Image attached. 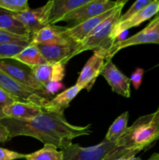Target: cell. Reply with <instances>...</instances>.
<instances>
[{"mask_svg":"<svg viewBox=\"0 0 159 160\" xmlns=\"http://www.w3.org/2000/svg\"><path fill=\"white\" fill-rule=\"evenodd\" d=\"M0 126L6 128L9 139L17 136H29L45 145H54L62 150L72 144L74 138L92 133L91 124L84 127L70 124L63 112L45 109L44 112L30 120L5 117Z\"/></svg>","mask_w":159,"mask_h":160,"instance_id":"6da1fadb","label":"cell"},{"mask_svg":"<svg viewBox=\"0 0 159 160\" xmlns=\"http://www.w3.org/2000/svg\"><path fill=\"white\" fill-rule=\"evenodd\" d=\"M159 139V110L139 117L115 143L116 146L143 150Z\"/></svg>","mask_w":159,"mask_h":160,"instance_id":"7a4b0ae2","label":"cell"},{"mask_svg":"<svg viewBox=\"0 0 159 160\" xmlns=\"http://www.w3.org/2000/svg\"><path fill=\"white\" fill-rule=\"evenodd\" d=\"M126 2L127 0H125L122 4L117 6L112 15L101 22L90 33L88 37L80 42V45L77 51L74 53L73 57L83 52L88 51V50H94V51L99 50L104 55V56H106L107 52L114 44V42H112L110 38L111 34L118 23V20L121 17L123 6Z\"/></svg>","mask_w":159,"mask_h":160,"instance_id":"3957f363","label":"cell"},{"mask_svg":"<svg viewBox=\"0 0 159 160\" xmlns=\"http://www.w3.org/2000/svg\"><path fill=\"white\" fill-rule=\"evenodd\" d=\"M48 64L65 65L73 57L80 45V42L74 40L67 34L47 43L35 45Z\"/></svg>","mask_w":159,"mask_h":160,"instance_id":"277c9868","label":"cell"},{"mask_svg":"<svg viewBox=\"0 0 159 160\" xmlns=\"http://www.w3.org/2000/svg\"><path fill=\"white\" fill-rule=\"evenodd\" d=\"M0 70L20 84L37 92L41 96L51 100L45 87L34 78L32 67L13 58H7L0 59Z\"/></svg>","mask_w":159,"mask_h":160,"instance_id":"5b68a950","label":"cell"},{"mask_svg":"<svg viewBox=\"0 0 159 160\" xmlns=\"http://www.w3.org/2000/svg\"><path fill=\"white\" fill-rule=\"evenodd\" d=\"M141 44L159 45V16H155L149 24L140 32L127 38L115 42L106 54V60L112 59V56L123 48Z\"/></svg>","mask_w":159,"mask_h":160,"instance_id":"8992f818","label":"cell"},{"mask_svg":"<svg viewBox=\"0 0 159 160\" xmlns=\"http://www.w3.org/2000/svg\"><path fill=\"white\" fill-rule=\"evenodd\" d=\"M120 1H110V0H90L87 3L80 7L74 9L62 18V21H73V26L80 24L90 18L97 17L101 13L107 12L123 2Z\"/></svg>","mask_w":159,"mask_h":160,"instance_id":"52a82bcc","label":"cell"},{"mask_svg":"<svg viewBox=\"0 0 159 160\" xmlns=\"http://www.w3.org/2000/svg\"><path fill=\"white\" fill-rule=\"evenodd\" d=\"M0 89L15 97L23 102H30L41 107H46L49 100L20 84L0 70Z\"/></svg>","mask_w":159,"mask_h":160,"instance_id":"ba28073f","label":"cell"},{"mask_svg":"<svg viewBox=\"0 0 159 160\" xmlns=\"http://www.w3.org/2000/svg\"><path fill=\"white\" fill-rule=\"evenodd\" d=\"M115 146V143L104 140L101 143L90 147H81L73 144L61 150L62 160H102L106 154Z\"/></svg>","mask_w":159,"mask_h":160,"instance_id":"9c48e42d","label":"cell"},{"mask_svg":"<svg viewBox=\"0 0 159 160\" xmlns=\"http://www.w3.org/2000/svg\"><path fill=\"white\" fill-rule=\"evenodd\" d=\"M52 5L53 0L37 9H30L21 13H13V16L23 23L30 34H34L45 27L49 26L48 20Z\"/></svg>","mask_w":159,"mask_h":160,"instance_id":"30bf717a","label":"cell"},{"mask_svg":"<svg viewBox=\"0 0 159 160\" xmlns=\"http://www.w3.org/2000/svg\"><path fill=\"white\" fill-rule=\"evenodd\" d=\"M106 61L105 56L101 51H94L93 56L87 60L83 67L76 81V84L80 86L82 89L86 88L87 91H90L97 78L101 74Z\"/></svg>","mask_w":159,"mask_h":160,"instance_id":"8fae6325","label":"cell"},{"mask_svg":"<svg viewBox=\"0 0 159 160\" xmlns=\"http://www.w3.org/2000/svg\"><path fill=\"white\" fill-rule=\"evenodd\" d=\"M101 75L107 81L114 92L125 98L130 97V79L117 68L112 59L106 61Z\"/></svg>","mask_w":159,"mask_h":160,"instance_id":"7c38bea8","label":"cell"},{"mask_svg":"<svg viewBox=\"0 0 159 160\" xmlns=\"http://www.w3.org/2000/svg\"><path fill=\"white\" fill-rule=\"evenodd\" d=\"M159 12V0H153L149 5L143 8L142 10L136 13L132 17L123 23H118L115 27L111 34L110 38L112 42L115 43V41L123 34L124 31H127L129 28L137 27L146 20H149L151 17H154Z\"/></svg>","mask_w":159,"mask_h":160,"instance_id":"4fadbf2b","label":"cell"},{"mask_svg":"<svg viewBox=\"0 0 159 160\" xmlns=\"http://www.w3.org/2000/svg\"><path fill=\"white\" fill-rule=\"evenodd\" d=\"M32 70L34 78L44 87L51 82H60L65 76V65L61 63L35 66Z\"/></svg>","mask_w":159,"mask_h":160,"instance_id":"5bb4252c","label":"cell"},{"mask_svg":"<svg viewBox=\"0 0 159 160\" xmlns=\"http://www.w3.org/2000/svg\"><path fill=\"white\" fill-rule=\"evenodd\" d=\"M45 108L30 102H16L3 109V114L6 117L17 120H30L40 115Z\"/></svg>","mask_w":159,"mask_h":160,"instance_id":"9a60e30c","label":"cell"},{"mask_svg":"<svg viewBox=\"0 0 159 160\" xmlns=\"http://www.w3.org/2000/svg\"><path fill=\"white\" fill-rule=\"evenodd\" d=\"M122 4V3H121ZM119 6V5H118ZM116 7L113 8V9H110V10L107 11V12L101 13L100 15L97 16V17L90 18L89 20H86V21L83 22V23H80V24L76 25V26L72 27V28H69L68 31H67V34L72 38L74 40L78 41V42H82L83 40L88 37L90 35V33L101 23L104 21V20L108 18L109 16L112 14V12L115 11Z\"/></svg>","mask_w":159,"mask_h":160,"instance_id":"2e32d148","label":"cell"},{"mask_svg":"<svg viewBox=\"0 0 159 160\" xmlns=\"http://www.w3.org/2000/svg\"><path fill=\"white\" fill-rule=\"evenodd\" d=\"M90 0H53L49 15V25L62 21V18L74 9L87 3Z\"/></svg>","mask_w":159,"mask_h":160,"instance_id":"e0dca14e","label":"cell"},{"mask_svg":"<svg viewBox=\"0 0 159 160\" xmlns=\"http://www.w3.org/2000/svg\"><path fill=\"white\" fill-rule=\"evenodd\" d=\"M81 90H82V88L76 84L75 85L65 89L64 92H61L55 98L49 100L48 105L46 106V107H45V109L63 112L64 110L69 107L72 100H73V98L77 95V94Z\"/></svg>","mask_w":159,"mask_h":160,"instance_id":"ac0fdd59","label":"cell"},{"mask_svg":"<svg viewBox=\"0 0 159 160\" xmlns=\"http://www.w3.org/2000/svg\"><path fill=\"white\" fill-rule=\"evenodd\" d=\"M67 27L57 26V25H49L40 30L38 32L32 34V40L31 45H38V44L47 43L51 41L56 40L66 34L68 31Z\"/></svg>","mask_w":159,"mask_h":160,"instance_id":"d6986e66","label":"cell"},{"mask_svg":"<svg viewBox=\"0 0 159 160\" xmlns=\"http://www.w3.org/2000/svg\"><path fill=\"white\" fill-rule=\"evenodd\" d=\"M0 29L18 35H32L26 28L15 18L13 12L0 9Z\"/></svg>","mask_w":159,"mask_h":160,"instance_id":"ffe728a7","label":"cell"},{"mask_svg":"<svg viewBox=\"0 0 159 160\" xmlns=\"http://www.w3.org/2000/svg\"><path fill=\"white\" fill-rule=\"evenodd\" d=\"M13 59L31 67L48 63L37 47L34 45H28L18 55L14 56Z\"/></svg>","mask_w":159,"mask_h":160,"instance_id":"44dd1931","label":"cell"},{"mask_svg":"<svg viewBox=\"0 0 159 160\" xmlns=\"http://www.w3.org/2000/svg\"><path fill=\"white\" fill-rule=\"evenodd\" d=\"M128 120H129V112L127 111L117 117L116 120L109 128L104 140L116 143L117 141L125 134L127 130Z\"/></svg>","mask_w":159,"mask_h":160,"instance_id":"7402d4cb","label":"cell"},{"mask_svg":"<svg viewBox=\"0 0 159 160\" xmlns=\"http://www.w3.org/2000/svg\"><path fill=\"white\" fill-rule=\"evenodd\" d=\"M26 160H62V151H58L54 145H45L41 149L27 154Z\"/></svg>","mask_w":159,"mask_h":160,"instance_id":"603a6c76","label":"cell"},{"mask_svg":"<svg viewBox=\"0 0 159 160\" xmlns=\"http://www.w3.org/2000/svg\"><path fill=\"white\" fill-rule=\"evenodd\" d=\"M140 148H128L123 146H114L102 160H127L141 152Z\"/></svg>","mask_w":159,"mask_h":160,"instance_id":"cb8c5ba5","label":"cell"},{"mask_svg":"<svg viewBox=\"0 0 159 160\" xmlns=\"http://www.w3.org/2000/svg\"><path fill=\"white\" fill-rule=\"evenodd\" d=\"M0 9L13 13H21L30 9L27 0H0Z\"/></svg>","mask_w":159,"mask_h":160,"instance_id":"d4e9b609","label":"cell"},{"mask_svg":"<svg viewBox=\"0 0 159 160\" xmlns=\"http://www.w3.org/2000/svg\"><path fill=\"white\" fill-rule=\"evenodd\" d=\"M30 44L8 43L0 44V59L13 58L23 51Z\"/></svg>","mask_w":159,"mask_h":160,"instance_id":"484cf974","label":"cell"},{"mask_svg":"<svg viewBox=\"0 0 159 160\" xmlns=\"http://www.w3.org/2000/svg\"><path fill=\"white\" fill-rule=\"evenodd\" d=\"M31 40H32V35H18L0 29V44L23 43L31 45Z\"/></svg>","mask_w":159,"mask_h":160,"instance_id":"4316f807","label":"cell"},{"mask_svg":"<svg viewBox=\"0 0 159 160\" xmlns=\"http://www.w3.org/2000/svg\"><path fill=\"white\" fill-rule=\"evenodd\" d=\"M152 1L153 0H137V1H136L123 15H121V17H120L119 20L118 21V23H123V22L129 20L130 17H132L136 13H137L140 10H142L143 8L146 7L147 5H149Z\"/></svg>","mask_w":159,"mask_h":160,"instance_id":"83f0119b","label":"cell"},{"mask_svg":"<svg viewBox=\"0 0 159 160\" xmlns=\"http://www.w3.org/2000/svg\"><path fill=\"white\" fill-rule=\"evenodd\" d=\"M16 102H21L17 99L15 97L12 96L9 94L6 93L3 90L0 89V120L5 118V115L3 114V109Z\"/></svg>","mask_w":159,"mask_h":160,"instance_id":"f1b7e54d","label":"cell"},{"mask_svg":"<svg viewBox=\"0 0 159 160\" xmlns=\"http://www.w3.org/2000/svg\"><path fill=\"white\" fill-rule=\"evenodd\" d=\"M26 156V155L25 154L11 151V150L0 147V160H15L25 159Z\"/></svg>","mask_w":159,"mask_h":160,"instance_id":"f546056e","label":"cell"},{"mask_svg":"<svg viewBox=\"0 0 159 160\" xmlns=\"http://www.w3.org/2000/svg\"><path fill=\"white\" fill-rule=\"evenodd\" d=\"M143 73H144V70L142 68H137L130 76V81L132 84L134 88L136 90H138L140 86L141 85L142 80H143Z\"/></svg>","mask_w":159,"mask_h":160,"instance_id":"4dcf8cb0","label":"cell"},{"mask_svg":"<svg viewBox=\"0 0 159 160\" xmlns=\"http://www.w3.org/2000/svg\"><path fill=\"white\" fill-rule=\"evenodd\" d=\"M64 86L63 84L61 82H51L49 83V84H46L45 86V88L46 90V92L48 93V95H49L50 97L52 95H54L55 92H58L60 89L63 88Z\"/></svg>","mask_w":159,"mask_h":160,"instance_id":"1f68e13d","label":"cell"},{"mask_svg":"<svg viewBox=\"0 0 159 160\" xmlns=\"http://www.w3.org/2000/svg\"><path fill=\"white\" fill-rule=\"evenodd\" d=\"M9 140V134H8L7 130L3 127L0 126V143H3Z\"/></svg>","mask_w":159,"mask_h":160,"instance_id":"d6a6232c","label":"cell"},{"mask_svg":"<svg viewBox=\"0 0 159 160\" xmlns=\"http://www.w3.org/2000/svg\"><path fill=\"white\" fill-rule=\"evenodd\" d=\"M148 160H159V154L158 153H154Z\"/></svg>","mask_w":159,"mask_h":160,"instance_id":"836d02e7","label":"cell"},{"mask_svg":"<svg viewBox=\"0 0 159 160\" xmlns=\"http://www.w3.org/2000/svg\"><path fill=\"white\" fill-rule=\"evenodd\" d=\"M127 160H142V159H140V158H138V157H136V156H133V157L129 158V159H128Z\"/></svg>","mask_w":159,"mask_h":160,"instance_id":"e575fe53","label":"cell"},{"mask_svg":"<svg viewBox=\"0 0 159 160\" xmlns=\"http://www.w3.org/2000/svg\"><path fill=\"white\" fill-rule=\"evenodd\" d=\"M156 16H159V12H157V15H156Z\"/></svg>","mask_w":159,"mask_h":160,"instance_id":"d590c367","label":"cell"}]
</instances>
